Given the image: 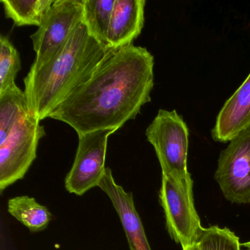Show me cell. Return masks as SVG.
I'll list each match as a JSON object with an SVG mask.
<instances>
[{"mask_svg":"<svg viewBox=\"0 0 250 250\" xmlns=\"http://www.w3.org/2000/svg\"><path fill=\"white\" fill-rule=\"evenodd\" d=\"M154 58L146 48L128 45L107 49L90 78L49 118L72 127L80 136L118 130L137 118L151 101Z\"/></svg>","mask_w":250,"mask_h":250,"instance_id":"cell-1","label":"cell"},{"mask_svg":"<svg viewBox=\"0 0 250 250\" xmlns=\"http://www.w3.org/2000/svg\"><path fill=\"white\" fill-rule=\"evenodd\" d=\"M106 51L81 23L52 61L24 78L29 114L39 121L49 118L90 78Z\"/></svg>","mask_w":250,"mask_h":250,"instance_id":"cell-2","label":"cell"},{"mask_svg":"<svg viewBox=\"0 0 250 250\" xmlns=\"http://www.w3.org/2000/svg\"><path fill=\"white\" fill-rule=\"evenodd\" d=\"M146 135L154 147L163 175L176 179L190 175L187 169L189 131L176 110L159 109Z\"/></svg>","mask_w":250,"mask_h":250,"instance_id":"cell-3","label":"cell"},{"mask_svg":"<svg viewBox=\"0 0 250 250\" xmlns=\"http://www.w3.org/2000/svg\"><path fill=\"white\" fill-rule=\"evenodd\" d=\"M159 200L171 238L182 248L192 244L203 226L194 206L191 175L176 179L162 174Z\"/></svg>","mask_w":250,"mask_h":250,"instance_id":"cell-4","label":"cell"},{"mask_svg":"<svg viewBox=\"0 0 250 250\" xmlns=\"http://www.w3.org/2000/svg\"><path fill=\"white\" fill-rule=\"evenodd\" d=\"M83 21L84 0H55L37 31L30 36L36 53L30 71H38L52 61Z\"/></svg>","mask_w":250,"mask_h":250,"instance_id":"cell-5","label":"cell"},{"mask_svg":"<svg viewBox=\"0 0 250 250\" xmlns=\"http://www.w3.org/2000/svg\"><path fill=\"white\" fill-rule=\"evenodd\" d=\"M30 114L20 118L3 143H0V191L22 179L37 157L44 126Z\"/></svg>","mask_w":250,"mask_h":250,"instance_id":"cell-6","label":"cell"},{"mask_svg":"<svg viewBox=\"0 0 250 250\" xmlns=\"http://www.w3.org/2000/svg\"><path fill=\"white\" fill-rule=\"evenodd\" d=\"M214 178L228 201L250 203V128L221 152Z\"/></svg>","mask_w":250,"mask_h":250,"instance_id":"cell-7","label":"cell"},{"mask_svg":"<svg viewBox=\"0 0 250 250\" xmlns=\"http://www.w3.org/2000/svg\"><path fill=\"white\" fill-rule=\"evenodd\" d=\"M115 131L98 130L79 137L75 159L65 179L68 192L82 196L99 186L106 169L108 138Z\"/></svg>","mask_w":250,"mask_h":250,"instance_id":"cell-8","label":"cell"},{"mask_svg":"<svg viewBox=\"0 0 250 250\" xmlns=\"http://www.w3.org/2000/svg\"><path fill=\"white\" fill-rule=\"evenodd\" d=\"M98 187L112 202L124 228L130 250H151L134 205L132 192H127L115 182L109 167H106Z\"/></svg>","mask_w":250,"mask_h":250,"instance_id":"cell-9","label":"cell"},{"mask_svg":"<svg viewBox=\"0 0 250 250\" xmlns=\"http://www.w3.org/2000/svg\"><path fill=\"white\" fill-rule=\"evenodd\" d=\"M250 128V74L225 102L211 131L214 141L226 143Z\"/></svg>","mask_w":250,"mask_h":250,"instance_id":"cell-10","label":"cell"},{"mask_svg":"<svg viewBox=\"0 0 250 250\" xmlns=\"http://www.w3.org/2000/svg\"><path fill=\"white\" fill-rule=\"evenodd\" d=\"M146 4L145 0H115L108 30L107 49L133 44L144 27Z\"/></svg>","mask_w":250,"mask_h":250,"instance_id":"cell-11","label":"cell"},{"mask_svg":"<svg viewBox=\"0 0 250 250\" xmlns=\"http://www.w3.org/2000/svg\"><path fill=\"white\" fill-rule=\"evenodd\" d=\"M8 211L32 232L44 230L52 219V213L47 207L29 196H19L10 199Z\"/></svg>","mask_w":250,"mask_h":250,"instance_id":"cell-12","label":"cell"},{"mask_svg":"<svg viewBox=\"0 0 250 250\" xmlns=\"http://www.w3.org/2000/svg\"><path fill=\"white\" fill-rule=\"evenodd\" d=\"M28 113L25 93L17 84L0 93V143L5 141L17 121Z\"/></svg>","mask_w":250,"mask_h":250,"instance_id":"cell-13","label":"cell"},{"mask_svg":"<svg viewBox=\"0 0 250 250\" xmlns=\"http://www.w3.org/2000/svg\"><path fill=\"white\" fill-rule=\"evenodd\" d=\"M55 0H2L5 17L15 25L40 27Z\"/></svg>","mask_w":250,"mask_h":250,"instance_id":"cell-14","label":"cell"},{"mask_svg":"<svg viewBox=\"0 0 250 250\" xmlns=\"http://www.w3.org/2000/svg\"><path fill=\"white\" fill-rule=\"evenodd\" d=\"M115 0H84V23L89 33L106 46Z\"/></svg>","mask_w":250,"mask_h":250,"instance_id":"cell-15","label":"cell"},{"mask_svg":"<svg viewBox=\"0 0 250 250\" xmlns=\"http://www.w3.org/2000/svg\"><path fill=\"white\" fill-rule=\"evenodd\" d=\"M18 51L6 36H0V93L15 84V79L21 70Z\"/></svg>","mask_w":250,"mask_h":250,"instance_id":"cell-16","label":"cell"},{"mask_svg":"<svg viewBox=\"0 0 250 250\" xmlns=\"http://www.w3.org/2000/svg\"><path fill=\"white\" fill-rule=\"evenodd\" d=\"M197 239L203 250H241L239 238L227 228H202Z\"/></svg>","mask_w":250,"mask_h":250,"instance_id":"cell-17","label":"cell"},{"mask_svg":"<svg viewBox=\"0 0 250 250\" xmlns=\"http://www.w3.org/2000/svg\"><path fill=\"white\" fill-rule=\"evenodd\" d=\"M183 250H203L201 244L199 242L198 240H196L192 244H189L187 247L183 248Z\"/></svg>","mask_w":250,"mask_h":250,"instance_id":"cell-18","label":"cell"},{"mask_svg":"<svg viewBox=\"0 0 250 250\" xmlns=\"http://www.w3.org/2000/svg\"><path fill=\"white\" fill-rule=\"evenodd\" d=\"M241 246L245 247V248L247 249V250H250V241H249V242L244 243V244H241Z\"/></svg>","mask_w":250,"mask_h":250,"instance_id":"cell-19","label":"cell"}]
</instances>
